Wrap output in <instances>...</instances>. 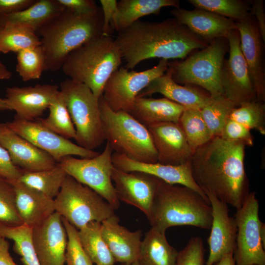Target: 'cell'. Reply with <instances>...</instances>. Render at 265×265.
I'll return each instance as SVG.
<instances>
[{"instance_id":"e0dca14e","label":"cell","mask_w":265,"mask_h":265,"mask_svg":"<svg viewBox=\"0 0 265 265\" xmlns=\"http://www.w3.org/2000/svg\"><path fill=\"white\" fill-rule=\"evenodd\" d=\"M240 48L246 62L257 100H265V74L264 44L255 18L251 15L236 22Z\"/></svg>"},{"instance_id":"2e32d148","label":"cell","mask_w":265,"mask_h":265,"mask_svg":"<svg viewBox=\"0 0 265 265\" xmlns=\"http://www.w3.org/2000/svg\"><path fill=\"white\" fill-rule=\"evenodd\" d=\"M31 240L40 265H64L68 238L58 213L32 228Z\"/></svg>"},{"instance_id":"ba28073f","label":"cell","mask_w":265,"mask_h":265,"mask_svg":"<svg viewBox=\"0 0 265 265\" xmlns=\"http://www.w3.org/2000/svg\"><path fill=\"white\" fill-rule=\"evenodd\" d=\"M60 91L76 130L78 145L90 150L105 140L99 98L85 85L69 79L62 81Z\"/></svg>"},{"instance_id":"1f68e13d","label":"cell","mask_w":265,"mask_h":265,"mask_svg":"<svg viewBox=\"0 0 265 265\" xmlns=\"http://www.w3.org/2000/svg\"><path fill=\"white\" fill-rule=\"evenodd\" d=\"M67 175L57 163L48 169L34 172L23 171L18 181L54 199L59 193Z\"/></svg>"},{"instance_id":"484cf974","label":"cell","mask_w":265,"mask_h":265,"mask_svg":"<svg viewBox=\"0 0 265 265\" xmlns=\"http://www.w3.org/2000/svg\"><path fill=\"white\" fill-rule=\"evenodd\" d=\"M12 184L17 211L23 224L32 228L55 212L54 199L19 181Z\"/></svg>"},{"instance_id":"f1b7e54d","label":"cell","mask_w":265,"mask_h":265,"mask_svg":"<svg viewBox=\"0 0 265 265\" xmlns=\"http://www.w3.org/2000/svg\"><path fill=\"white\" fill-rule=\"evenodd\" d=\"M178 252L168 242L165 232L151 227L142 240L138 261L141 265H175Z\"/></svg>"},{"instance_id":"f6af8a7d","label":"cell","mask_w":265,"mask_h":265,"mask_svg":"<svg viewBox=\"0 0 265 265\" xmlns=\"http://www.w3.org/2000/svg\"><path fill=\"white\" fill-rule=\"evenodd\" d=\"M23 171L13 162L8 151L0 143V177L11 183L18 181Z\"/></svg>"},{"instance_id":"db71d44e","label":"cell","mask_w":265,"mask_h":265,"mask_svg":"<svg viewBox=\"0 0 265 265\" xmlns=\"http://www.w3.org/2000/svg\"><path fill=\"white\" fill-rule=\"evenodd\" d=\"M8 109L4 99L0 98V110Z\"/></svg>"},{"instance_id":"bcb514c9","label":"cell","mask_w":265,"mask_h":265,"mask_svg":"<svg viewBox=\"0 0 265 265\" xmlns=\"http://www.w3.org/2000/svg\"><path fill=\"white\" fill-rule=\"evenodd\" d=\"M103 16V35L110 36L113 30V22L117 10V1L115 0H100Z\"/></svg>"},{"instance_id":"836d02e7","label":"cell","mask_w":265,"mask_h":265,"mask_svg":"<svg viewBox=\"0 0 265 265\" xmlns=\"http://www.w3.org/2000/svg\"><path fill=\"white\" fill-rule=\"evenodd\" d=\"M32 228L22 224L11 227L0 224V235L14 241L13 250L24 265H40L31 240Z\"/></svg>"},{"instance_id":"4fadbf2b","label":"cell","mask_w":265,"mask_h":265,"mask_svg":"<svg viewBox=\"0 0 265 265\" xmlns=\"http://www.w3.org/2000/svg\"><path fill=\"white\" fill-rule=\"evenodd\" d=\"M6 124L15 132L49 154L57 163L67 156L92 158L100 153L84 148L58 135L43 125L38 119L27 121L15 117Z\"/></svg>"},{"instance_id":"11a10c76","label":"cell","mask_w":265,"mask_h":265,"mask_svg":"<svg viewBox=\"0 0 265 265\" xmlns=\"http://www.w3.org/2000/svg\"><path fill=\"white\" fill-rule=\"evenodd\" d=\"M120 265H141L140 263L138 262V261L135 262L133 263L130 264H121Z\"/></svg>"},{"instance_id":"7bdbcfd3","label":"cell","mask_w":265,"mask_h":265,"mask_svg":"<svg viewBox=\"0 0 265 265\" xmlns=\"http://www.w3.org/2000/svg\"><path fill=\"white\" fill-rule=\"evenodd\" d=\"M205 251L202 239L191 237L186 246L178 252L175 265H205Z\"/></svg>"},{"instance_id":"44dd1931","label":"cell","mask_w":265,"mask_h":265,"mask_svg":"<svg viewBox=\"0 0 265 265\" xmlns=\"http://www.w3.org/2000/svg\"><path fill=\"white\" fill-rule=\"evenodd\" d=\"M0 143L13 163L23 171L34 172L54 167L57 162L47 153L0 123Z\"/></svg>"},{"instance_id":"816d5d0a","label":"cell","mask_w":265,"mask_h":265,"mask_svg":"<svg viewBox=\"0 0 265 265\" xmlns=\"http://www.w3.org/2000/svg\"><path fill=\"white\" fill-rule=\"evenodd\" d=\"M233 255L229 253L225 255L214 265H236Z\"/></svg>"},{"instance_id":"30bf717a","label":"cell","mask_w":265,"mask_h":265,"mask_svg":"<svg viewBox=\"0 0 265 265\" xmlns=\"http://www.w3.org/2000/svg\"><path fill=\"white\" fill-rule=\"evenodd\" d=\"M113 152L106 142L104 151L94 158L78 159L67 156L58 163L67 175L94 190L116 210L120 201L111 179Z\"/></svg>"},{"instance_id":"60d3db41","label":"cell","mask_w":265,"mask_h":265,"mask_svg":"<svg viewBox=\"0 0 265 265\" xmlns=\"http://www.w3.org/2000/svg\"><path fill=\"white\" fill-rule=\"evenodd\" d=\"M0 224L15 227L23 224L18 213L14 186L0 177Z\"/></svg>"},{"instance_id":"6da1fadb","label":"cell","mask_w":265,"mask_h":265,"mask_svg":"<svg viewBox=\"0 0 265 265\" xmlns=\"http://www.w3.org/2000/svg\"><path fill=\"white\" fill-rule=\"evenodd\" d=\"M245 145L213 137L195 149L189 161L192 177L206 195L236 209L248 195L244 167Z\"/></svg>"},{"instance_id":"8fae6325","label":"cell","mask_w":265,"mask_h":265,"mask_svg":"<svg viewBox=\"0 0 265 265\" xmlns=\"http://www.w3.org/2000/svg\"><path fill=\"white\" fill-rule=\"evenodd\" d=\"M255 192H250L234 219L237 227L233 257L236 265H265V247L261 237L263 223Z\"/></svg>"},{"instance_id":"603a6c76","label":"cell","mask_w":265,"mask_h":265,"mask_svg":"<svg viewBox=\"0 0 265 265\" xmlns=\"http://www.w3.org/2000/svg\"><path fill=\"white\" fill-rule=\"evenodd\" d=\"M112 161L114 167L120 170L127 172H144L167 183L188 187L208 198L194 181L189 162L178 166L164 165L159 162L145 163L133 160L115 152L112 155Z\"/></svg>"},{"instance_id":"277c9868","label":"cell","mask_w":265,"mask_h":265,"mask_svg":"<svg viewBox=\"0 0 265 265\" xmlns=\"http://www.w3.org/2000/svg\"><path fill=\"white\" fill-rule=\"evenodd\" d=\"M147 219L151 227L164 232L181 225L210 229L212 207L209 198L194 190L161 180Z\"/></svg>"},{"instance_id":"ffe728a7","label":"cell","mask_w":265,"mask_h":265,"mask_svg":"<svg viewBox=\"0 0 265 265\" xmlns=\"http://www.w3.org/2000/svg\"><path fill=\"white\" fill-rule=\"evenodd\" d=\"M158 154V162L173 166L189 162L193 153L178 123L162 122L146 126Z\"/></svg>"},{"instance_id":"5bb4252c","label":"cell","mask_w":265,"mask_h":265,"mask_svg":"<svg viewBox=\"0 0 265 265\" xmlns=\"http://www.w3.org/2000/svg\"><path fill=\"white\" fill-rule=\"evenodd\" d=\"M226 39L229 55L221 72L224 95L237 106L241 103L257 100L248 68L240 48L238 30H233Z\"/></svg>"},{"instance_id":"c3c4849f","label":"cell","mask_w":265,"mask_h":265,"mask_svg":"<svg viewBox=\"0 0 265 265\" xmlns=\"http://www.w3.org/2000/svg\"><path fill=\"white\" fill-rule=\"evenodd\" d=\"M36 0H0V17L24 10Z\"/></svg>"},{"instance_id":"f5cc1de1","label":"cell","mask_w":265,"mask_h":265,"mask_svg":"<svg viewBox=\"0 0 265 265\" xmlns=\"http://www.w3.org/2000/svg\"><path fill=\"white\" fill-rule=\"evenodd\" d=\"M11 76L12 72L7 68L0 59V80L9 79Z\"/></svg>"},{"instance_id":"9c48e42d","label":"cell","mask_w":265,"mask_h":265,"mask_svg":"<svg viewBox=\"0 0 265 265\" xmlns=\"http://www.w3.org/2000/svg\"><path fill=\"white\" fill-rule=\"evenodd\" d=\"M54 201L55 212L78 230L115 214L113 208L101 195L68 175Z\"/></svg>"},{"instance_id":"8992f818","label":"cell","mask_w":265,"mask_h":265,"mask_svg":"<svg viewBox=\"0 0 265 265\" xmlns=\"http://www.w3.org/2000/svg\"><path fill=\"white\" fill-rule=\"evenodd\" d=\"M99 106L105 140L113 152L137 161L158 162V154L146 126L130 113L112 110L99 98Z\"/></svg>"},{"instance_id":"4dcf8cb0","label":"cell","mask_w":265,"mask_h":265,"mask_svg":"<svg viewBox=\"0 0 265 265\" xmlns=\"http://www.w3.org/2000/svg\"><path fill=\"white\" fill-rule=\"evenodd\" d=\"M80 244L96 265H114L115 261L101 233V222L93 221L78 230Z\"/></svg>"},{"instance_id":"7402d4cb","label":"cell","mask_w":265,"mask_h":265,"mask_svg":"<svg viewBox=\"0 0 265 265\" xmlns=\"http://www.w3.org/2000/svg\"><path fill=\"white\" fill-rule=\"evenodd\" d=\"M171 14L179 23L208 43L217 38H226L237 29L234 20L204 9L174 8Z\"/></svg>"},{"instance_id":"f546056e","label":"cell","mask_w":265,"mask_h":265,"mask_svg":"<svg viewBox=\"0 0 265 265\" xmlns=\"http://www.w3.org/2000/svg\"><path fill=\"white\" fill-rule=\"evenodd\" d=\"M178 0H121L117 2V10L113 28L119 32L146 15L159 14L161 8L180 7Z\"/></svg>"},{"instance_id":"d4e9b609","label":"cell","mask_w":265,"mask_h":265,"mask_svg":"<svg viewBox=\"0 0 265 265\" xmlns=\"http://www.w3.org/2000/svg\"><path fill=\"white\" fill-rule=\"evenodd\" d=\"M155 93H160L166 98L186 108L201 109L212 100L207 91L192 85H182L173 80L168 69L161 76L152 81L138 95L146 97Z\"/></svg>"},{"instance_id":"4316f807","label":"cell","mask_w":265,"mask_h":265,"mask_svg":"<svg viewBox=\"0 0 265 265\" xmlns=\"http://www.w3.org/2000/svg\"><path fill=\"white\" fill-rule=\"evenodd\" d=\"M186 107L166 98L137 97L129 112L145 126L162 123H178Z\"/></svg>"},{"instance_id":"681fc988","label":"cell","mask_w":265,"mask_h":265,"mask_svg":"<svg viewBox=\"0 0 265 265\" xmlns=\"http://www.w3.org/2000/svg\"><path fill=\"white\" fill-rule=\"evenodd\" d=\"M263 0H254L251 5V14L255 16L262 39L265 42V16Z\"/></svg>"},{"instance_id":"f35d334b","label":"cell","mask_w":265,"mask_h":265,"mask_svg":"<svg viewBox=\"0 0 265 265\" xmlns=\"http://www.w3.org/2000/svg\"><path fill=\"white\" fill-rule=\"evenodd\" d=\"M228 118L248 128L265 134V105L257 100L241 103L231 112Z\"/></svg>"},{"instance_id":"ab89813d","label":"cell","mask_w":265,"mask_h":265,"mask_svg":"<svg viewBox=\"0 0 265 265\" xmlns=\"http://www.w3.org/2000/svg\"><path fill=\"white\" fill-rule=\"evenodd\" d=\"M17 53L16 71L24 81L39 79L45 71V59L41 46L26 49Z\"/></svg>"},{"instance_id":"7a4b0ae2","label":"cell","mask_w":265,"mask_h":265,"mask_svg":"<svg viewBox=\"0 0 265 265\" xmlns=\"http://www.w3.org/2000/svg\"><path fill=\"white\" fill-rule=\"evenodd\" d=\"M115 42L126 68L150 58H185L209 43L175 19L159 22L138 20L118 32Z\"/></svg>"},{"instance_id":"52a82bcc","label":"cell","mask_w":265,"mask_h":265,"mask_svg":"<svg viewBox=\"0 0 265 265\" xmlns=\"http://www.w3.org/2000/svg\"><path fill=\"white\" fill-rule=\"evenodd\" d=\"M228 49L227 39L217 38L183 59L168 62L172 79L178 84L199 86L212 98L224 95L221 72Z\"/></svg>"},{"instance_id":"ee69618b","label":"cell","mask_w":265,"mask_h":265,"mask_svg":"<svg viewBox=\"0 0 265 265\" xmlns=\"http://www.w3.org/2000/svg\"><path fill=\"white\" fill-rule=\"evenodd\" d=\"M220 137L228 141L241 142L245 146H251L253 144V137L250 130L229 118L223 128Z\"/></svg>"},{"instance_id":"7c38bea8","label":"cell","mask_w":265,"mask_h":265,"mask_svg":"<svg viewBox=\"0 0 265 265\" xmlns=\"http://www.w3.org/2000/svg\"><path fill=\"white\" fill-rule=\"evenodd\" d=\"M168 60L160 59L154 67L145 71H129L123 67L114 72L107 80L102 97L113 111L130 112L139 93L168 68Z\"/></svg>"},{"instance_id":"d6a6232c","label":"cell","mask_w":265,"mask_h":265,"mask_svg":"<svg viewBox=\"0 0 265 265\" xmlns=\"http://www.w3.org/2000/svg\"><path fill=\"white\" fill-rule=\"evenodd\" d=\"M41 45L35 31L17 24H7L0 31V53H18L23 50Z\"/></svg>"},{"instance_id":"83f0119b","label":"cell","mask_w":265,"mask_h":265,"mask_svg":"<svg viewBox=\"0 0 265 265\" xmlns=\"http://www.w3.org/2000/svg\"><path fill=\"white\" fill-rule=\"evenodd\" d=\"M58 0H36L27 8L0 17V26L17 24L36 32L64 9Z\"/></svg>"},{"instance_id":"d590c367","label":"cell","mask_w":265,"mask_h":265,"mask_svg":"<svg viewBox=\"0 0 265 265\" xmlns=\"http://www.w3.org/2000/svg\"><path fill=\"white\" fill-rule=\"evenodd\" d=\"M49 109L48 116L44 119L39 118L40 122L60 136L68 139H75L76 130L60 91L51 104Z\"/></svg>"},{"instance_id":"e575fe53","label":"cell","mask_w":265,"mask_h":265,"mask_svg":"<svg viewBox=\"0 0 265 265\" xmlns=\"http://www.w3.org/2000/svg\"><path fill=\"white\" fill-rule=\"evenodd\" d=\"M178 123L193 152L213 137L200 109L186 108Z\"/></svg>"},{"instance_id":"9a60e30c","label":"cell","mask_w":265,"mask_h":265,"mask_svg":"<svg viewBox=\"0 0 265 265\" xmlns=\"http://www.w3.org/2000/svg\"><path fill=\"white\" fill-rule=\"evenodd\" d=\"M111 179L117 198L149 215L160 179L139 171L125 172L113 167Z\"/></svg>"},{"instance_id":"b9f144b4","label":"cell","mask_w":265,"mask_h":265,"mask_svg":"<svg viewBox=\"0 0 265 265\" xmlns=\"http://www.w3.org/2000/svg\"><path fill=\"white\" fill-rule=\"evenodd\" d=\"M68 238L65 253L66 265H93L79 240L78 230L62 217Z\"/></svg>"},{"instance_id":"5b68a950","label":"cell","mask_w":265,"mask_h":265,"mask_svg":"<svg viewBox=\"0 0 265 265\" xmlns=\"http://www.w3.org/2000/svg\"><path fill=\"white\" fill-rule=\"evenodd\" d=\"M122 61L115 39L102 35L71 52L61 69L68 79L85 85L99 98L107 80Z\"/></svg>"},{"instance_id":"9f6ffc18","label":"cell","mask_w":265,"mask_h":265,"mask_svg":"<svg viewBox=\"0 0 265 265\" xmlns=\"http://www.w3.org/2000/svg\"><path fill=\"white\" fill-rule=\"evenodd\" d=\"M1 28H2V27L0 26V31L1 29Z\"/></svg>"},{"instance_id":"cb8c5ba5","label":"cell","mask_w":265,"mask_h":265,"mask_svg":"<svg viewBox=\"0 0 265 265\" xmlns=\"http://www.w3.org/2000/svg\"><path fill=\"white\" fill-rule=\"evenodd\" d=\"M101 233L116 262L130 264L138 261L142 230H129L119 224L114 214L101 222Z\"/></svg>"},{"instance_id":"7dc6e473","label":"cell","mask_w":265,"mask_h":265,"mask_svg":"<svg viewBox=\"0 0 265 265\" xmlns=\"http://www.w3.org/2000/svg\"><path fill=\"white\" fill-rule=\"evenodd\" d=\"M65 8L79 14H88L99 8L93 0H58Z\"/></svg>"},{"instance_id":"d6986e66","label":"cell","mask_w":265,"mask_h":265,"mask_svg":"<svg viewBox=\"0 0 265 265\" xmlns=\"http://www.w3.org/2000/svg\"><path fill=\"white\" fill-rule=\"evenodd\" d=\"M212 210L211 233L208 238L209 255L205 265H214L223 256L234 253L237 227L234 217L230 216L228 205L208 194Z\"/></svg>"},{"instance_id":"f907efd6","label":"cell","mask_w":265,"mask_h":265,"mask_svg":"<svg viewBox=\"0 0 265 265\" xmlns=\"http://www.w3.org/2000/svg\"><path fill=\"white\" fill-rule=\"evenodd\" d=\"M6 239L0 235V265H18L10 255L9 243Z\"/></svg>"},{"instance_id":"ac0fdd59","label":"cell","mask_w":265,"mask_h":265,"mask_svg":"<svg viewBox=\"0 0 265 265\" xmlns=\"http://www.w3.org/2000/svg\"><path fill=\"white\" fill-rule=\"evenodd\" d=\"M60 90L56 85L37 84L34 86L7 87L4 100L8 109L16 112L15 117L35 120L49 108Z\"/></svg>"},{"instance_id":"3957f363","label":"cell","mask_w":265,"mask_h":265,"mask_svg":"<svg viewBox=\"0 0 265 265\" xmlns=\"http://www.w3.org/2000/svg\"><path fill=\"white\" fill-rule=\"evenodd\" d=\"M103 26L101 7L88 14H79L64 8L36 32L44 55L45 71L61 69L71 52L103 35Z\"/></svg>"},{"instance_id":"8d00e7d4","label":"cell","mask_w":265,"mask_h":265,"mask_svg":"<svg viewBox=\"0 0 265 265\" xmlns=\"http://www.w3.org/2000/svg\"><path fill=\"white\" fill-rule=\"evenodd\" d=\"M196 8L204 9L238 22L251 15L249 2L240 0H188Z\"/></svg>"},{"instance_id":"74e56055","label":"cell","mask_w":265,"mask_h":265,"mask_svg":"<svg viewBox=\"0 0 265 265\" xmlns=\"http://www.w3.org/2000/svg\"><path fill=\"white\" fill-rule=\"evenodd\" d=\"M236 106L233 102L222 95L212 98L209 103L200 109L212 137H220L231 112Z\"/></svg>"}]
</instances>
